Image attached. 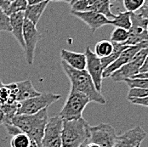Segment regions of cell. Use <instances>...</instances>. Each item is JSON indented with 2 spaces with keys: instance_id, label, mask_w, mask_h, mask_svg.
I'll use <instances>...</instances> for the list:
<instances>
[{
  "instance_id": "obj_1",
  "label": "cell",
  "mask_w": 148,
  "mask_h": 147,
  "mask_svg": "<svg viewBox=\"0 0 148 147\" xmlns=\"http://www.w3.org/2000/svg\"><path fill=\"white\" fill-rule=\"evenodd\" d=\"M60 65L65 74L69 78V81L71 83V90L77 91L85 94L89 97L90 101L96 102L101 105L106 104V98L101 92L96 89L91 77L85 69H73L62 60Z\"/></svg>"
},
{
  "instance_id": "obj_2",
  "label": "cell",
  "mask_w": 148,
  "mask_h": 147,
  "mask_svg": "<svg viewBox=\"0 0 148 147\" xmlns=\"http://www.w3.org/2000/svg\"><path fill=\"white\" fill-rule=\"evenodd\" d=\"M48 111L44 109L35 114H18L12 118V123L40 146L47 122Z\"/></svg>"
},
{
  "instance_id": "obj_3",
  "label": "cell",
  "mask_w": 148,
  "mask_h": 147,
  "mask_svg": "<svg viewBox=\"0 0 148 147\" xmlns=\"http://www.w3.org/2000/svg\"><path fill=\"white\" fill-rule=\"evenodd\" d=\"M90 125L83 118L63 121L62 147H80L89 137Z\"/></svg>"
},
{
  "instance_id": "obj_4",
  "label": "cell",
  "mask_w": 148,
  "mask_h": 147,
  "mask_svg": "<svg viewBox=\"0 0 148 147\" xmlns=\"http://www.w3.org/2000/svg\"><path fill=\"white\" fill-rule=\"evenodd\" d=\"M89 102L91 101L88 96L70 89L66 101L60 112V118L63 121L77 120L83 118V112Z\"/></svg>"
},
{
  "instance_id": "obj_5",
  "label": "cell",
  "mask_w": 148,
  "mask_h": 147,
  "mask_svg": "<svg viewBox=\"0 0 148 147\" xmlns=\"http://www.w3.org/2000/svg\"><path fill=\"white\" fill-rule=\"evenodd\" d=\"M61 98L60 94L54 93H41L39 95L19 102L17 114H35L48 108Z\"/></svg>"
},
{
  "instance_id": "obj_6",
  "label": "cell",
  "mask_w": 148,
  "mask_h": 147,
  "mask_svg": "<svg viewBox=\"0 0 148 147\" xmlns=\"http://www.w3.org/2000/svg\"><path fill=\"white\" fill-rule=\"evenodd\" d=\"M141 43H148V21L138 12L131 13V27L123 45L134 46Z\"/></svg>"
},
{
  "instance_id": "obj_7",
  "label": "cell",
  "mask_w": 148,
  "mask_h": 147,
  "mask_svg": "<svg viewBox=\"0 0 148 147\" xmlns=\"http://www.w3.org/2000/svg\"><path fill=\"white\" fill-rule=\"evenodd\" d=\"M148 54V47L140 50L130 62L123 66L119 70L111 75V78L114 82H124L126 79L132 78L140 73V68Z\"/></svg>"
},
{
  "instance_id": "obj_8",
  "label": "cell",
  "mask_w": 148,
  "mask_h": 147,
  "mask_svg": "<svg viewBox=\"0 0 148 147\" xmlns=\"http://www.w3.org/2000/svg\"><path fill=\"white\" fill-rule=\"evenodd\" d=\"M62 124L63 120L59 115L49 119L39 147H62Z\"/></svg>"
},
{
  "instance_id": "obj_9",
  "label": "cell",
  "mask_w": 148,
  "mask_h": 147,
  "mask_svg": "<svg viewBox=\"0 0 148 147\" xmlns=\"http://www.w3.org/2000/svg\"><path fill=\"white\" fill-rule=\"evenodd\" d=\"M41 38L42 35L37 29V26L32 24L28 20L25 19L23 28V39L25 44L26 59L29 66H32L33 63L36 47Z\"/></svg>"
},
{
  "instance_id": "obj_10",
  "label": "cell",
  "mask_w": 148,
  "mask_h": 147,
  "mask_svg": "<svg viewBox=\"0 0 148 147\" xmlns=\"http://www.w3.org/2000/svg\"><path fill=\"white\" fill-rule=\"evenodd\" d=\"M86 56V68L85 70L88 72L89 76L92 78V81L95 86L96 89L101 93L102 88V81H103V67L101 62V59L95 55V54L90 49L89 46L85 49Z\"/></svg>"
},
{
  "instance_id": "obj_11",
  "label": "cell",
  "mask_w": 148,
  "mask_h": 147,
  "mask_svg": "<svg viewBox=\"0 0 148 147\" xmlns=\"http://www.w3.org/2000/svg\"><path fill=\"white\" fill-rule=\"evenodd\" d=\"M147 47H148V43H141V44H136L134 46H128L124 50L122 51V53L119 55L118 59L104 69L103 74H102L103 79L110 77L111 75L114 72H116L123 66L130 62L140 50Z\"/></svg>"
},
{
  "instance_id": "obj_12",
  "label": "cell",
  "mask_w": 148,
  "mask_h": 147,
  "mask_svg": "<svg viewBox=\"0 0 148 147\" xmlns=\"http://www.w3.org/2000/svg\"><path fill=\"white\" fill-rule=\"evenodd\" d=\"M146 130L140 127L136 126L133 129L117 136L112 147H136L147 138Z\"/></svg>"
},
{
  "instance_id": "obj_13",
  "label": "cell",
  "mask_w": 148,
  "mask_h": 147,
  "mask_svg": "<svg viewBox=\"0 0 148 147\" xmlns=\"http://www.w3.org/2000/svg\"><path fill=\"white\" fill-rule=\"evenodd\" d=\"M71 14L77 17V19L81 20L83 22H84L91 31L92 34L95 33L96 30L100 29L106 25H109V21L106 16L101 15L99 13L94 12V11H73L71 10Z\"/></svg>"
},
{
  "instance_id": "obj_14",
  "label": "cell",
  "mask_w": 148,
  "mask_h": 147,
  "mask_svg": "<svg viewBox=\"0 0 148 147\" xmlns=\"http://www.w3.org/2000/svg\"><path fill=\"white\" fill-rule=\"evenodd\" d=\"M60 58L73 69L84 70L86 68V56L84 54L63 49L60 50Z\"/></svg>"
},
{
  "instance_id": "obj_15",
  "label": "cell",
  "mask_w": 148,
  "mask_h": 147,
  "mask_svg": "<svg viewBox=\"0 0 148 147\" xmlns=\"http://www.w3.org/2000/svg\"><path fill=\"white\" fill-rule=\"evenodd\" d=\"M25 15L24 12H18L10 15V24L11 27V33L14 35L16 41L21 45L25 52V44L23 39V28H24Z\"/></svg>"
},
{
  "instance_id": "obj_16",
  "label": "cell",
  "mask_w": 148,
  "mask_h": 147,
  "mask_svg": "<svg viewBox=\"0 0 148 147\" xmlns=\"http://www.w3.org/2000/svg\"><path fill=\"white\" fill-rule=\"evenodd\" d=\"M15 84L17 88V94H16L17 102H21L23 101L28 100L30 98L38 96L41 94L40 92L37 91L34 88L32 81L29 79L15 83Z\"/></svg>"
},
{
  "instance_id": "obj_17",
  "label": "cell",
  "mask_w": 148,
  "mask_h": 147,
  "mask_svg": "<svg viewBox=\"0 0 148 147\" xmlns=\"http://www.w3.org/2000/svg\"><path fill=\"white\" fill-rule=\"evenodd\" d=\"M48 4H49V1L45 0L44 2L37 3V4L28 5L27 7L26 10L24 11L25 19L28 20L32 24L37 26L41 16L46 10Z\"/></svg>"
},
{
  "instance_id": "obj_18",
  "label": "cell",
  "mask_w": 148,
  "mask_h": 147,
  "mask_svg": "<svg viewBox=\"0 0 148 147\" xmlns=\"http://www.w3.org/2000/svg\"><path fill=\"white\" fill-rule=\"evenodd\" d=\"M112 1L111 0H97L89 7V11H94L101 15L106 16L108 20L114 19L115 15L112 13Z\"/></svg>"
},
{
  "instance_id": "obj_19",
  "label": "cell",
  "mask_w": 148,
  "mask_h": 147,
  "mask_svg": "<svg viewBox=\"0 0 148 147\" xmlns=\"http://www.w3.org/2000/svg\"><path fill=\"white\" fill-rule=\"evenodd\" d=\"M109 25L129 31L131 27V13L128 11L119 12L115 15L114 19L109 21Z\"/></svg>"
},
{
  "instance_id": "obj_20",
  "label": "cell",
  "mask_w": 148,
  "mask_h": 147,
  "mask_svg": "<svg viewBox=\"0 0 148 147\" xmlns=\"http://www.w3.org/2000/svg\"><path fill=\"white\" fill-rule=\"evenodd\" d=\"M113 51V44L108 40H101L95 46L94 53L97 57L102 59L110 55Z\"/></svg>"
},
{
  "instance_id": "obj_21",
  "label": "cell",
  "mask_w": 148,
  "mask_h": 147,
  "mask_svg": "<svg viewBox=\"0 0 148 147\" xmlns=\"http://www.w3.org/2000/svg\"><path fill=\"white\" fill-rule=\"evenodd\" d=\"M112 44H113V51H112V53L110 55H108L107 57L101 59V62L103 69L107 67L112 62H114L116 59L119 58V55L122 53V51L124 50L128 47V45H123V44H117V43H112Z\"/></svg>"
},
{
  "instance_id": "obj_22",
  "label": "cell",
  "mask_w": 148,
  "mask_h": 147,
  "mask_svg": "<svg viewBox=\"0 0 148 147\" xmlns=\"http://www.w3.org/2000/svg\"><path fill=\"white\" fill-rule=\"evenodd\" d=\"M129 38V31L116 27L111 33V42L123 44Z\"/></svg>"
},
{
  "instance_id": "obj_23",
  "label": "cell",
  "mask_w": 148,
  "mask_h": 147,
  "mask_svg": "<svg viewBox=\"0 0 148 147\" xmlns=\"http://www.w3.org/2000/svg\"><path fill=\"white\" fill-rule=\"evenodd\" d=\"M28 6L27 0H14L10 3L8 10L6 12L7 15H10L18 12H24Z\"/></svg>"
},
{
  "instance_id": "obj_24",
  "label": "cell",
  "mask_w": 148,
  "mask_h": 147,
  "mask_svg": "<svg viewBox=\"0 0 148 147\" xmlns=\"http://www.w3.org/2000/svg\"><path fill=\"white\" fill-rule=\"evenodd\" d=\"M146 2L147 0H123V4L126 11L136 13L146 4Z\"/></svg>"
},
{
  "instance_id": "obj_25",
  "label": "cell",
  "mask_w": 148,
  "mask_h": 147,
  "mask_svg": "<svg viewBox=\"0 0 148 147\" xmlns=\"http://www.w3.org/2000/svg\"><path fill=\"white\" fill-rule=\"evenodd\" d=\"M30 142L31 139L29 137L26 133H21L13 136L10 142V146L11 147H28Z\"/></svg>"
},
{
  "instance_id": "obj_26",
  "label": "cell",
  "mask_w": 148,
  "mask_h": 147,
  "mask_svg": "<svg viewBox=\"0 0 148 147\" xmlns=\"http://www.w3.org/2000/svg\"><path fill=\"white\" fill-rule=\"evenodd\" d=\"M130 88H148V78H129L124 81Z\"/></svg>"
},
{
  "instance_id": "obj_27",
  "label": "cell",
  "mask_w": 148,
  "mask_h": 147,
  "mask_svg": "<svg viewBox=\"0 0 148 147\" xmlns=\"http://www.w3.org/2000/svg\"><path fill=\"white\" fill-rule=\"evenodd\" d=\"M0 31L11 32V27L10 24V16L0 7Z\"/></svg>"
},
{
  "instance_id": "obj_28",
  "label": "cell",
  "mask_w": 148,
  "mask_h": 147,
  "mask_svg": "<svg viewBox=\"0 0 148 147\" xmlns=\"http://www.w3.org/2000/svg\"><path fill=\"white\" fill-rule=\"evenodd\" d=\"M148 96V88H130L128 93V100L131 99H137V98H145Z\"/></svg>"
},
{
  "instance_id": "obj_29",
  "label": "cell",
  "mask_w": 148,
  "mask_h": 147,
  "mask_svg": "<svg viewBox=\"0 0 148 147\" xmlns=\"http://www.w3.org/2000/svg\"><path fill=\"white\" fill-rule=\"evenodd\" d=\"M3 126L5 127V129H6V130H7V133H8L10 135L14 136L15 134H18V133H22L18 128H17V127H15L12 122H10V123H5Z\"/></svg>"
},
{
  "instance_id": "obj_30",
  "label": "cell",
  "mask_w": 148,
  "mask_h": 147,
  "mask_svg": "<svg viewBox=\"0 0 148 147\" xmlns=\"http://www.w3.org/2000/svg\"><path fill=\"white\" fill-rule=\"evenodd\" d=\"M130 101L134 105H141V106H145L148 107V96L145 98H137V99H131L130 100Z\"/></svg>"
},
{
  "instance_id": "obj_31",
  "label": "cell",
  "mask_w": 148,
  "mask_h": 147,
  "mask_svg": "<svg viewBox=\"0 0 148 147\" xmlns=\"http://www.w3.org/2000/svg\"><path fill=\"white\" fill-rule=\"evenodd\" d=\"M146 72H148V54L140 71V73H146Z\"/></svg>"
},
{
  "instance_id": "obj_32",
  "label": "cell",
  "mask_w": 148,
  "mask_h": 147,
  "mask_svg": "<svg viewBox=\"0 0 148 147\" xmlns=\"http://www.w3.org/2000/svg\"><path fill=\"white\" fill-rule=\"evenodd\" d=\"M138 13H140L142 16H144L148 21V5H144L139 11Z\"/></svg>"
},
{
  "instance_id": "obj_33",
  "label": "cell",
  "mask_w": 148,
  "mask_h": 147,
  "mask_svg": "<svg viewBox=\"0 0 148 147\" xmlns=\"http://www.w3.org/2000/svg\"><path fill=\"white\" fill-rule=\"evenodd\" d=\"M10 2H7L6 0H0V7L4 10V12L6 13L8 10V8L10 6Z\"/></svg>"
},
{
  "instance_id": "obj_34",
  "label": "cell",
  "mask_w": 148,
  "mask_h": 147,
  "mask_svg": "<svg viewBox=\"0 0 148 147\" xmlns=\"http://www.w3.org/2000/svg\"><path fill=\"white\" fill-rule=\"evenodd\" d=\"M5 122V114L3 111L0 108V125H3Z\"/></svg>"
},
{
  "instance_id": "obj_35",
  "label": "cell",
  "mask_w": 148,
  "mask_h": 147,
  "mask_svg": "<svg viewBox=\"0 0 148 147\" xmlns=\"http://www.w3.org/2000/svg\"><path fill=\"white\" fill-rule=\"evenodd\" d=\"M132 78H148V73H139L135 75Z\"/></svg>"
},
{
  "instance_id": "obj_36",
  "label": "cell",
  "mask_w": 148,
  "mask_h": 147,
  "mask_svg": "<svg viewBox=\"0 0 148 147\" xmlns=\"http://www.w3.org/2000/svg\"><path fill=\"white\" fill-rule=\"evenodd\" d=\"M45 0H27V3L28 5H32V4H37V3H42Z\"/></svg>"
},
{
  "instance_id": "obj_37",
  "label": "cell",
  "mask_w": 148,
  "mask_h": 147,
  "mask_svg": "<svg viewBox=\"0 0 148 147\" xmlns=\"http://www.w3.org/2000/svg\"><path fill=\"white\" fill-rule=\"evenodd\" d=\"M28 147H38V144L35 141L31 139V142H30V145Z\"/></svg>"
},
{
  "instance_id": "obj_38",
  "label": "cell",
  "mask_w": 148,
  "mask_h": 147,
  "mask_svg": "<svg viewBox=\"0 0 148 147\" xmlns=\"http://www.w3.org/2000/svg\"><path fill=\"white\" fill-rule=\"evenodd\" d=\"M49 2L52 1V2H66V3H70L71 0H48Z\"/></svg>"
},
{
  "instance_id": "obj_39",
  "label": "cell",
  "mask_w": 148,
  "mask_h": 147,
  "mask_svg": "<svg viewBox=\"0 0 148 147\" xmlns=\"http://www.w3.org/2000/svg\"><path fill=\"white\" fill-rule=\"evenodd\" d=\"M77 1H79V0H71L69 3L71 4V3H74V2H77Z\"/></svg>"
},
{
  "instance_id": "obj_40",
  "label": "cell",
  "mask_w": 148,
  "mask_h": 147,
  "mask_svg": "<svg viewBox=\"0 0 148 147\" xmlns=\"http://www.w3.org/2000/svg\"><path fill=\"white\" fill-rule=\"evenodd\" d=\"M3 85H4V84H3V83L1 82V80H0V88H2V87H3Z\"/></svg>"
},
{
  "instance_id": "obj_41",
  "label": "cell",
  "mask_w": 148,
  "mask_h": 147,
  "mask_svg": "<svg viewBox=\"0 0 148 147\" xmlns=\"http://www.w3.org/2000/svg\"><path fill=\"white\" fill-rule=\"evenodd\" d=\"M7 2H10V3H11V2H13L14 0H6Z\"/></svg>"
},
{
  "instance_id": "obj_42",
  "label": "cell",
  "mask_w": 148,
  "mask_h": 147,
  "mask_svg": "<svg viewBox=\"0 0 148 147\" xmlns=\"http://www.w3.org/2000/svg\"><path fill=\"white\" fill-rule=\"evenodd\" d=\"M145 5H148V0H147V2H146V4Z\"/></svg>"
},
{
  "instance_id": "obj_43",
  "label": "cell",
  "mask_w": 148,
  "mask_h": 147,
  "mask_svg": "<svg viewBox=\"0 0 148 147\" xmlns=\"http://www.w3.org/2000/svg\"><path fill=\"white\" fill-rule=\"evenodd\" d=\"M111 1H112V2H116V1H119V0H111Z\"/></svg>"
},
{
  "instance_id": "obj_44",
  "label": "cell",
  "mask_w": 148,
  "mask_h": 147,
  "mask_svg": "<svg viewBox=\"0 0 148 147\" xmlns=\"http://www.w3.org/2000/svg\"><path fill=\"white\" fill-rule=\"evenodd\" d=\"M136 147H140V145H138V146H137Z\"/></svg>"
},
{
  "instance_id": "obj_45",
  "label": "cell",
  "mask_w": 148,
  "mask_h": 147,
  "mask_svg": "<svg viewBox=\"0 0 148 147\" xmlns=\"http://www.w3.org/2000/svg\"><path fill=\"white\" fill-rule=\"evenodd\" d=\"M147 73H148V72H147Z\"/></svg>"
}]
</instances>
